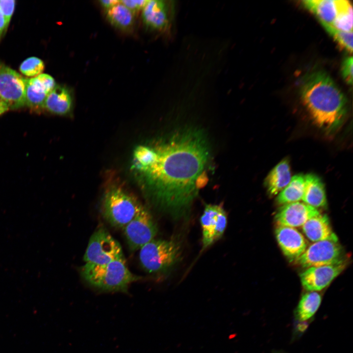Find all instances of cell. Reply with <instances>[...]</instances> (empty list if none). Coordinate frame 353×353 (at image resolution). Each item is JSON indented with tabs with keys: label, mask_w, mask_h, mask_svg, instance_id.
Masks as SVG:
<instances>
[{
	"label": "cell",
	"mask_w": 353,
	"mask_h": 353,
	"mask_svg": "<svg viewBox=\"0 0 353 353\" xmlns=\"http://www.w3.org/2000/svg\"><path fill=\"white\" fill-rule=\"evenodd\" d=\"M156 156L141 174L150 197L159 209L174 219L186 217L204 186L209 158L206 138L200 130H179L153 146Z\"/></svg>",
	"instance_id": "cell-1"
},
{
	"label": "cell",
	"mask_w": 353,
	"mask_h": 353,
	"mask_svg": "<svg viewBox=\"0 0 353 353\" xmlns=\"http://www.w3.org/2000/svg\"><path fill=\"white\" fill-rule=\"evenodd\" d=\"M300 94L314 123L327 133L343 124L347 111V100L330 76L325 71L306 74L300 86Z\"/></svg>",
	"instance_id": "cell-2"
},
{
	"label": "cell",
	"mask_w": 353,
	"mask_h": 353,
	"mask_svg": "<svg viewBox=\"0 0 353 353\" xmlns=\"http://www.w3.org/2000/svg\"><path fill=\"white\" fill-rule=\"evenodd\" d=\"M80 271L90 285L105 291L126 292L130 283L140 279L128 270L125 260L101 265L86 263Z\"/></svg>",
	"instance_id": "cell-3"
},
{
	"label": "cell",
	"mask_w": 353,
	"mask_h": 353,
	"mask_svg": "<svg viewBox=\"0 0 353 353\" xmlns=\"http://www.w3.org/2000/svg\"><path fill=\"white\" fill-rule=\"evenodd\" d=\"M140 250V263L149 273H167L181 259V246L176 239H153Z\"/></svg>",
	"instance_id": "cell-4"
},
{
	"label": "cell",
	"mask_w": 353,
	"mask_h": 353,
	"mask_svg": "<svg viewBox=\"0 0 353 353\" xmlns=\"http://www.w3.org/2000/svg\"><path fill=\"white\" fill-rule=\"evenodd\" d=\"M144 206L136 197L123 189L114 186L104 194L102 212L112 226L123 229Z\"/></svg>",
	"instance_id": "cell-5"
},
{
	"label": "cell",
	"mask_w": 353,
	"mask_h": 353,
	"mask_svg": "<svg viewBox=\"0 0 353 353\" xmlns=\"http://www.w3.org/2000/svg\"><path fill=\"white\" fill-rule=\"evenodd\" d=\"M86 263L105 264L117 260H125L119 243L103 227L91 235L84 254Z\"/></svg>",
	"instance_id": "cell-6"
},
{
	"label": "cell",
	"mask_w": 353,
	"mask_h": 353,
	"mask_svg": "<svg viewBox=\"0 0 353 353\" xmlns=\"http://www.w3.org/2000/svg\"><path fill=\"white\" fill-rule=\"evenodd\" d=\"M342 247L338 241L325 240L313 242L295 261L308 268L335 264L343 260Z\"/></svg>",
	"instance_id": "cell-7"
},
{
	"label": "cell",
	"mask_w": 353,
	"mask_h": 353,
	"mask_svg": "<svg viewBox=\"0 0 353 353\" xmlns=\"http://www.w3.org/2000/svg\"><path fill=\"white\" fill-rule=\"evenodd\" d=\"M123 229L128 246L133 252L153 239L157 232L153 217L145 206Z\"/></svg>",
	"instance_id": "cell-8"
},
{
	"label": "cell",
	"mask_w": 353,
	"mask_h": 353,
	"mask_svg": "<svg viewBox=\"0 0 353 353\" xmlns=\"http://www.w3.org/2000/svg\"><path fill=\"white\" fill-rule=\"evenodd\" d=\"M27 78L0 63V101L9 109H18L25 105Z\"/></svg>",
	"instance_id": "cell-9"
},
{
	"label": "cell",
	"mask_w": 353,
	"mask_h": 353,
	"mask_svg": "<svg viewBox=\"0 0 353 353\" xmlns=\"http://www.w3.org/2000/svg\"><path fill=\"white\" fill-rule=\"evenodd\" d=\"M227 215L220 205L206 204L201 219L202 249L210 247L223 236L227 226Z\"/></svg>",
	"instance_id": "cell-10"
},
{
	"label": "cell",
	"mask_w": 353,
	"mask_h": 353,
	"mask_svg": "<svg viewBox=\"0 0 353 353\" xmlns=\"http://www.w3.org/2000/svg\"><path fill=\"white\" fill-rule=\"evenodd\" d=\"M347 263L345 258L335 264L306 268L300 275L302 286L308 291L322 290L345 270Z\"/></svg>",
	"instance_id": "cell-11"
},
{
	"label": "cell",
	"mask_w": 353,
	"mask_h": 353,
	"mask_svg": "<svg viewBox=\"0 0 353 353\" xmlns=\"http://www.w3.org/2000/svg\"><path fill=\"white\" fill-rule=\"evenodd\" d=\"M318 209L304 202H297L283 205L275 216L278 226L302 227L308 220L320 215Z\"/></svg>",
	"instance_id": "cell-12"
},
{
	"label": "cell",
	"mask_w": 353,
	"mask_h": 353,
	"mask_svg": "<svg viewBox=\"0 0 353 353\" xmlns=\"http://www.w3.org/2000/svg\"><path fill=\"white\" fill-rule=\"evenodd\" d=\"M171 5L166 0H148L142 10V18L146 27L158 31H164L169 28Z\"/></svg>",
	"instance_id": "cell-13"
},
{
	"label": "cell",
	"mask_w": 353,
	"mask_h": 353,
	"mask_svg": "<svg viewBox=\"0 0 353 353\" xmlns=\"http://www.w3.org/2000/svg\"><path fill=\"white\" fill-rule=\"evenodd\" d=\"M275 234L283 254L291 261H296L308 246L304 236L296 228L277 226Z\"/></svg>",
	"instance_id": "cell-14"
},
{
	"label": "cell",
	"mask_w": 353,
	"mask_h": 353,
	"mask_svg": "<svg viewBox=\"0 0 353 353\" xmlns=\"http://www.w3.org/2000/svg\"><path fill=\"white\" fill-rule=\"evenodd\" d=\"M349 2L346 0H305L303 5L317 16L320 22L331 25Z\"/></svg>",
	"instance_id": "cell-15"
},
{
	"label": "cell",
	"mask_w": 353,
	"mask_h": 353,
	"mask_svg": "<svg viewBox=\"0 0 353 353\" xmlns=\"http://www.w3.org/2000/svg\"><path fill=\"white\" fill-rule=\"evenodd\" d=\"M302 229L305 236L313 242L325 240L338 241L326 215L320 214L311 218L302 226Z\"/></svg>",
	"instance_id": "cell-16"
},
{
	"label": "cell",
	"mask_w": 353,
	"mask_h": 353,
	"mask_svg": "<svg viewBox=\"0 0 353 353\" xmlns=\"http://www.w3.org/2000/svg\"><path fill=\"white\" fill-rule=\"evenodd\" d=\"M304 188L302 200L316 208L327 205L325 186L321 178L313 174L304 176Z\"/></svg>",
	"instance_id": "cell-17"
},
{
	"label": "cell",
	"mask_w": 353,
	"mask_h": 353,
	"mask_svg": "<svg viewBox=\"0 0 353 353\" xmlns=\"http://www.w3.org/2000/svg\"><path fill=\"white\" fill-rule=\"evenodd\" d=\"M291 179L289 160L284 158L270 172L264 180L268 193L273 196L277 195Z\"/></svg>",
	"instance_id": "cell-18"
},
{
	"label": "cell",
	"mask_w": 353,
	"mask_h": 353,
	"mask_svg": "<svg viewBox=\"0 0 353 353\" xmlns=\"http://www.w3.org/2000/svg\"><path fill=\"white\" fill-rule=\"evenodd\" d=\"M72 106V98L69 90L63 86L56 85L48 94L43 108L57 115L68 113Z\"/></svg>",
	"instance_id": "cell-19"
},
{
	"label": "cell",
	"mask_w": 353,
	"mask_h": 353,
	"mask_svg": "<svg viewBox=\"0 0 353 353\" xmlns=\"http://www.w3.org/2000/svg\"><path fill=\"white\" fill-rule=\"evenodd\" d=\"M106 17L113 26L120 30L129 31L133 27L134 13L120 1L112 8L106 10Z\"/></svg>",
	"instance_id": "cell-20"
},
{
	"label": "cell",
	"mask_w": 353,
	"mask_h": 353,
	"mask_svg": "<svg viewBox=\"0 0 353 353\" xmlns=\"http://www.w3.org/2000/svg\"><path fill=\"white\" fill-rule=\"evenodd\" d=\"M304 181V176L302 174H297L291 177L288 185L278 194L277 202L284 205L302 200Z\"/></svg>",
	"instance_id": "cell-21"
},
{
	"label": "cell",
	"mask_w": 353,
	"mask_h": 353,
	"mask_svg": "<svg viewBox=\"0 0 353 353\" xmlns=\"http://www.w3.org/2000/svg\"><path fill=\"white\" fill-rule=\"evenodd\" d=\"M321 303V296L316 291H308L302 297L295 311L296 318L304 321L316 312Z\"/></svg>",
	"instance_id": "cell-22"
},
{
	"label": "cell",
	"mask_w": 353,
	"mask_h": 353,
	"mask_svg": "<svg viewBox=\"0 0 353 353\" xmlns=\"http://www.w3.org/2000/svg\"><path fill=\"white\" fill-rule=\"evenodd\" d=\"M326 30L341 47L347 51H353V31L346 32L338 29L331 25L320 22Z\"/></svg>",
	"instance_id": "cell-23"
},
{
	"label": "cell",
	"mask_w": 353,
	"mask_h": 353,
	"mask_svg": "<svg viewBox=\"0 0 353 353\" xmlns=\"http://www.w3.org/2000/svg\"><path fill=\"white\" fill-rule=\"evenodd\" d=\"M330 25L342 31H353V8L350 1L340 11L336 19Z\"/></svg>",
	"instance_id": "cell-24"
},
{
	"label": "cell",
	"mask_w": 353,
	"mask_h": 353,
	"mask_svg": "<svg viewBox=\"0 0 353 353\" xmlns=\"http://www.w3.org/2000/svg\"><path fill=\"white\" fill-rule=\"evenodd\" d=\"M47 94L36 90L26 82L25 93V105L34 109L43 108Z\"/></svg>",
	"instance_id": "cell-25"
},
{
	"label": "cell",
	"mask_w": 353,
	"mask_h": 353,
	"mask_svg": "<svg viewBox=\"0 0 353 353\" xmlns=\"http://www.w3.org/2000/svg\"><path fill=\"white\" fill-rule=\"evenodd\" d=\"M44 67V63L41 59L36 57H30L22 62L19 69L26 76H36L42 74Z\"/></svg>",
	"instance_id": "cell-26"
},
{
	"label": "cell",
	"mask_w": 353,
	"mask_h": 353,
	"mask_svg": "<svg viewBox=\"0 0 353 353\" xmlns=\"http://www.w3.org/2000/svg\"><path fill=\"white\" fill-rule=\"evenodd\" d=\"M27 82L36 90L48 95L56 86L54 78L47 74L27 78Z\"/></svg>",
	"instance_id": "cell-27"
},
{
	"label": "cell",
	"mask_w": 353,
	"mask_h": 353,
	"mask_svg": "<svg viewBox=\"0 0 353 353\" xmlns=\"http://www.w3.org/2000/svg\"><path fill=\"white\" fill-rule=\"evenodd\" d=\"M15 3L16 1L14 0H0V10L8 25L14 11Z\"/></svg>",
	"instance_id": "cell-28"
},
{
	"label": "cell",
	"mask_w": 353,
	"mask_h": 353,
	"mask_svg": "<svg viewBox=\"0 0 353 353\" xmlns=\"http://www.w3.org/2000/svg\"><path fill=\"white\" fill-rule=\"evenodd\" d=\"M353 57H346L342 64V74L346 82L349 85L353 83Z\"/></svg>",
	"instance_id": "cell-29"
},
{
	"label": "cell",
	"mask_w": 353,
	"mask_h": 353,
	"mask_svg": "<svg viewBox=\"0 0 353 353\" xmlns=\"http://www.w3.org/2000/svg\"><path fill=\"white\" fill-rule=\"evenodd\" d=\"M148 0H124L121 2L134 14L142 10Z\"/></svg>",
	"instance_id": "cell-30"
},
{
	"label": "cell",
	"mask_w": 353,
	"mask_h": 353,
	"mask_svg": "<svg viewBox=\"0 0 353 353\" xmlns=\"http://www.w3.org/2000/svg\"><path fill=\"white\" fill-rule=\"evenodd\" d=\"M120 1L117 0H101L99 2L101 5L106 10L119 3Z\"/></svg>",
	"instance_id": "cell-31"
},
{
	"label": "cell",
	"mask_w": 353,
	"mask_h": 353,
	"mask_svg": "<svg viewBox=\"0 0 353 353\" xmlns=\"http://www.w3.org/2000/svg\"><path fill=\"white\" fill-rule=\"evenodd\" d=\"M8 26L5 19L0 10V39L4 34Z\"/></svg>",
	"instance_id": "cell-32"
},
{
	"label": "cell",
	"mask_w": 353,
	"mask_h": 353,
	"mask_svg": "<svg viewBox=\"0 0 353 353\" xmlns=\"http://www.w3.org/2000/svg\"><path fill=\"white\" fill-rule=\"evenodd\" d=\"M9 109L7 105L3 102H0V115L5 113Z\"/></svg>",
	"instance_id": "cell-33"
},
{
	"label": "cell",
	"mask_w": 353,
	"mask_h": 353,
	"mask_svg": "<svg viewBox=\"0 0 353 353\" xmlns=\"http://www.w3.org/2000/svg\"><path fill=\"white\" fill-rule=\"evenodd\" d=\"M0 102H2V101H0Z\"/></svg>",
	"instance_id": "cell-34"
}]
</instances>
